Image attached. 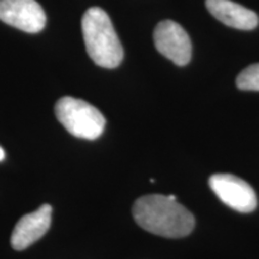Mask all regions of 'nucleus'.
<instances>
[{
  "label": "nucleus",
  "instance_id": "1",
  "mask_svg": "<svg viewBox=\"0 0 259 259\" xmlns=\"http://www.w3.org/2000/svg\"><path fill=\"white\" fill-rule=\"evenodd\" d=\"M139 227L163 238H184L194 228V218L176 196L149 194L136 200L132 208Z\"/></svg>",
  "mask_w": 259,
  "mask_h": 259
},
{
  "label": "nucleus",
  "instance_id": "2",
  "mask_svg": "<svg viewBox=\"0 0 259 259\" xmlns=\"http://www.w3.org/2000/svg\"><path fill=\"white\" fill-rule=\"evenodd\" d=\"M82 31L92 60L105 69H115L124 58V48L105 10L90 8L82 17Z\"/></svg>",
  "mask_w": 259,
  "mask_h": 259
},
{
  "label": "nucleus",
  "instance_id": "3",
  "mask_svg": "<svg viewBox=\"0 0 259 259\" xmlns=\"http://www.w3.org/2000/svg\"><path fill=\"white\" fill-rule=\"evenodd\" d=\"M56 115L61 125L77 138L94 141L103 134L105 116L96 107L71 96L61 97L56 103Z\"/></svg>",
  "mask_w": 259,
  "mask_h": 259
},
{
  "label": "nucleus",
  "instance_id": "4",
  "mask_svg": "<svg viewBox=\"0 0 259 259\" xmlns=\"http://www.w3.org/2000/svg\"><path fill=\"white\" fill-rule=\"evenodd\" d=\"M210 189L229 208L239 212H252L258 205L257 196L250 184L233 174H213Z\"/></svg>",
  "mask_w": 259,
  "mask_h": 259
},
{
  "label": "nucleus",
  "instance_id": "5",
  "mask_svg": "<svg viewBox=\"0 0 259 259\" xmlns=\"http://www.w3.org/2000/svg\"><path fill=\"white\" fill-rule=\"evenodd\" d=\"M156 50L178 66H185L192 56V44L185 29L177 22L162 21L154 31Z\"/></svg>",
  "mask_w": 259,
  "mask_h": 259
},
{
  "label": "nucleus",
  "instance_id": "6",
  "mask_svg": "<svg viewBox=\"0 0 259 259\" xmlns=\"http://www.w3.org/2000/svg\"><path fill=\"white\" fill-rule=\"evenodd\" d=\"M0 21L30 32L41 31L46 25V14L35 0H0Z\"/></svg>",
  "mask_w": 259,
  "mask_h": 259
},
{
  "label": "nucleus",
  "instance_id": "7",
  "mask_svg": "<svg viewBox=\"0 0 259 259\" xmlns=\"http://www.w3.org/2000/svg\"><path fill=\"white\" fill-rule=\"evenodd\" d=\"M52 221V206L44 204L36 211L27 213L16 225L11 245L16 251H23L46 234Z\"/></svg>",
  "mask_w": 259,
  "mask_h": 259
},
{
  "label": "nucleus",
  "instance_id": "8",
  "mask_svg": "<svg viewBox=\"0 0 259 259\" xmlns=\"http://www.w3.org/2000/svg\"><path fill=\"white\" fill-rule=\"evenodd\" d=\"M206 9L216 19L228 27L252 30L259 23L258 15L232 0H206Z\"/></svg>",
  "mask_w": 259,
  "mask_h": 259
},
{
  "label": "nucleus",
  "instance_id": "9",
  "mask_svg": "<svg viewBox=\"0 0 259 259\" xmlns=\"http://www.w3.org/2000/svg\"><path fill=\"white\" fill-rule=\"evenodd\" d=\"M236 87L247 92H259V64L251 65L236 77Z\"/></svg>",
  "mask_w": 259,
  "mask_h": 259
},
{
  "label": "nucleus",
  "instance_id": "10",
  "mask_svg": "<svg viewBox=\"0 0 259 259\" xmlns=\"http://www.w3.org/2000/svg\"><path fill=\"white\" fill-rule=\"evenodd\" d=\"M4 158H5V151H4V149L0 147V162L4 160Z\"/></svg>",
  "mask_w": 259,
  "mask_h": 259
}]
</instances>
